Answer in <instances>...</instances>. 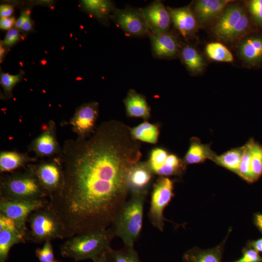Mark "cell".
<instances>
[{
  "label": "cell",
  "instance_id": "obj_16",
  "mask_svg": "<svg viewBox=\"0 0 262 262\" xmlns=\"http://www.w3.org/2000/svg\"><path fill=\"white\" fill-rule=\"evenodd\" d=\"M229 0H198L194 5L193 12L197 26L203 27L216 19Z\"/></svg>",
  "mask_w": 262,
  "mask_h": 262
},
{
  "label": "cell",
  "instance_id": "obj_36",
  "mask_svg": "<svg viewBox=\"0 0 262 262\" xmlns=\"http://www.w3.org/2000/svg\"><path fill=\"white\" fill-rule=\"evenodd\" d=\"M35 253L40 262H51L54 261V254L51 241H46L41 248L36 249Z\"/></svg>",
  "mask_w": 262,
  "mask_h": 262
},
{
  "label": "cell",
  "instance_id": "obj_27",
  "mask_svg": "<svg viewBox=\"0 0 262 262\" xmlns=\"http://www.w3.org/2000/svg\"><path fill=\"white\" fill-rule=\"evenodd\" d=\"M186 166L183 160L174 154H168L164 163L154 174L159 177H165L180 176L185 170Z\"/></svg>",
  "mask_w": 262,
  "mask_h": 262
},
{
  "label": "cell",
  "instance_id": "obj_11",
  "mask_svg": "<svg viewBox=\"0 0 262 262\" xmlns=\"http://www.w3.org/2000/svg\"><path fill=\"white\" fill-rule=\"evenodd\" d=\"M246 12L241 6L236 4L226 7L216 19L213 27V32L216 37L225 41H231Z\"/></svg>",
  "mask_w": 262,
  "mask_h": 262
},
{
  "label": "cell",
  "instance_id": "obj_10",
  "mask_svg": "<svg viewBox=\"0 0 262 262\" xmlns=\"http://www.w3.org/2000/svg\"><path fill=\"white\" fill-rule=\"evenodd\" d=\"M29 150L38 158L53 157L62 153L57 138L55 122L50 120L42 127L41 133L35 138L29 146Z\"/></svg>",
  "mask_w": 262,
  "mask_h": 262
},
{
  "label": "cell",
  "instance_id": "obj_40",
  "mask_svg": "<svg viewBox=\"0 0 262 262\" xmlns=\"http://www.w3.org/2000/svg\"><path fill=\"white\" fill-rule=\"evenodd\" d=\"M13 12V8L10 5H2L0 7V18L9 17Z\"/></svg>",
  "mask_w": 262,
  "mask_h": 262
},
{
  "label": "cell",
  "instance_id": "obj_23",
  "mask_svg": "<svg viewBox=\"0 0 262 262\" xmlns=\"http://www.w3.org/2000/svg\"><path fill=\"white\" fill-rule=\"evenodd\" d=\"M180 54L182 61L192 73H200L204 69L205 63L202 55L193 46L184 45L181 48Z\"/></svg>",
  "mask_w": 262,
  "mask_h": 262
},
{
  "label": "cell",
  "instance_id": "obj_4",
  "mask_svg": "<svg viewBox=\"0 0 262 262\" xmlns=\"http://www.w3.org/2000/svg\"><path fill=\"white\" fill-rule=\"evenodd\" d=\"M146 196L131 195L121 207L113 225L115 236L121 239L126 247H134L143 227L144 205Z\"/></svg>",
  "mask_w": 262,
  "mask_h": 262
},
{
  "label": "cell",
  "instance_id": "obj_22",
  "mask_svg": "<svg viewBox=\"0 0 262 262\" xmlns=\"http://www.w3.org/2000/svg\"><path fill=\"white\" fill-rule=\"evenodd\" d=\"M216 156L209 145L203 144L198 138L193 137L190 140L189 148L182 160L187 165L202 163L207 159L213 161Z\"/></svg>",
  "mask_w": 262,
  "mask_h": 262
},
{
  "label": "cell",
  "instance_id": "obj_41",
  "mask_svg": "<svg viewBox=\"0 0 262 262\" xmlns=\"http://www.w3.org/2000/svg\"><path fill=\"white\" fill-rule=\"evenodd\" d=\"M247 246L253 248L258 252H262V238L249 241Z\"/></svg>",
  "mask_w": 262,
  "mask_h": 262
},
{
  "label": "cell",
  "instance_id": "obj_38",
  "mask_svg": "<svg viewBox=\"0 0 262 262\" xmlns=\"http://www.w3.org/2000/svg\"><path fill=\"white\" fill-rule=\"evenodd\" d=\"M19 33L17 30L12 28L8 30L7 33L2 42L3 44L7 46H12L19 40Z\"/></svg>",
  "mask_w": 262,
  "mask_h": 262
},
{
  "label": "cell",
  "instance_id": "obj_24",
  "mask_svg": "<svg viewBox=\"0 0 262 262\" xmlns=\"http://www.w3.org/2000/svg\"><path fill=\"white\" fill-rule=\"evenodd\" d=\"M131 133L133 138L137 141L155 144L158 141L160 130L157 124L145 121L131 128Z\"/></svg>",
  "mask_w": 262,
  "mask_h": 262
},
{
  "label": "cell",
  "instance_id": "obj_46",
  "mask_svg": "<svg viewBox=\"0 0 262 262\" xmlns=\"http://www.w3.org/2000/svg\"><path fill=\"white\" fill-rule=\"evenodd\" d=\"M4 53V50L3 48L2 47L1 44L0 45V59H1V57H3V54Z\"/></svg>",
  "mask_w": 262,
  "mask_h": 262
},
{
  "label": "cell",
  "instance_id": "obj_26",
  "mask_svg": "<svg viewBox=\"0 0 262 262\" xmlns=\"http://www.w3.org/2000/svg\"><path fill=\"white\" fill-rule=\"evenodd\" d=\"M244 150V146L231 149L217 155L213 160L220 165L237 174Z\"/></svg>",
  "mask_w": 262,
  "mask_h": 262
},
{
  "label": "cell",
  "instance_id": "obj_7",
  "mask_svg": "<svg viewBox=\"0 0 262 262\" xmlns=\"http://www.w3.org/2000/svg\"><path fill=\"white\" fill-rule=\"evenodd\" d=\"M49 204V199L14 200L0 198V214L13 220L27 241V220L33 212Z\"/></svg>",
  "mask_w": 262,
  "mask_h": 262
},
{
  "label": "cell",
  "instance_id": "obj_45",
  "mask_svg": "<svg viewBox=\"0 0 262 262\" xmlns=\"http://www.w3.org/2000/svg\"><path fill=\"white\" fill-rule=\"evenodd\" d=\"M26 12L22 13L17 20L16 21L15 27L17 29H21L25 20Z\"/></svg>",
  "mask_w": 262,
  "mask_h": 262
},
{
  "label": "cell",
  "instance_id": "obj_9",
  "mask_svg": "<svg viewBox=\"0 0 262 262\" xmlns=\"http://www.w3.org/2000/svg\"><path fill=\"white\" fill-rule=\"evenodd\" d=\"M98 115L99 104L93 101L84 103L77 108L73 116L66 123L77 135L78 138H86L96 130Z\"/></svg>",
  "mask_w": 262,
  "mask_h": 262
},
{
  "label": "cell",
  "instance_id": "obj_44",
  "mask_svg": "<svg viewBox=\"0 0 262 262\" xmlns=\"http://www.w3.org/2000/svg\"><path fill=\"white\" fill-rule=\"evenodd\" d=\"M254 222L256 226L262 232V214H256L254 217Z\"/></svg>",
  "mask_w": 262,
  "mask_h": 262
},
{
  "label": "cell",
  "instance_id": "obj_17",
  "mask_svg": "<svg viewBox=\"0 0 262 262\" xmlns=\"http://www.w3.org/2000/svg\"><path fill=\"white\" fill-rule=\"evenodd\" d=\"M172 22L175 27L185 39L195 33L197 24L194 13L189 6L180 8H168Z\"/></svg>",
  "mask_w": 262,
  "mask_h": 262
},
{
  "label": "cell",
  "instance_id": "obj_19",
  "mask_svg": "<svg viewBox=\"0 0 262 262\" xmlns=\"http://www.w3.org/2000/svg\"><path fill=\"white\" fill-rule=\"evenodd\" d=\"M123 101L128 116L145 120L150 118L151 109L145 97L135 90H130Z\"/></svg>",
  "mask_w": 262,
  "mask_h": 262
},
{
  "label": "cell",
  "instance_id": "obj_18",
  "mask_svg": "<svg viewBox=\"0 0 262 262\" xmlns=\"http://www.w3.org/2000/svg\"><path fill=\"white\" fill-rule=\"evenodd\" d=\"M241 58L248 65L259 66L262 63V34L246 37L239 48Z\"/></svg>",
  "mask_w": 262,
  "mask_h": 262
},
{
  "label": "cell",
  "instance_id": "obj_8",
  "mask_svg": "<svg viewBox=\"0 0 262 262\" xmlns=\"http://www.w3.org/2000/svg\"><path fill=\"white\" fill-rule=\"evenodd\" d=\"M29 166L48 198L59 191L63 180L61 154Z\"/></svg>",
  "mask_w": 262,
  "mask_h": 262
},
{
  "label": "cell",
  "instance_id": "obj_1",
  "mask_svg": "<svg viewBox=\"0 0 262 262\" xmlns=\"http://www.w3.org/2000/svg\"><path fill=\"white\" fill-rule=\"evenodd\" d=\"M142 155L130 127L118 120L102 122L86 138L66 140L62 185L49 197L66 229L81 234L112 224L127 201L129 172Z\"/></svg>",
  "mask_w": 262,
  "mask_h": 262
},
{
  "label": "cell",
  "instance_id": "obj_31",
  "mask_svg": "<svg viewBox=\"0 0 262 262\" xmlns=\"http://www.w3.org/2000/svg\"><path fill=\"white\" fill-rule=\"evenodd\" d=\"M107 253L112 262H141L134 247H126L122 250H115L109 247Z\"/></svg>",
  "mask_w": 262,
  "mask_h": 262
},
{
  "label": "cell",
  "instance_id": "obj_20",
  "mask_svg": "<svg viewBox=\"0 0 262 262\" xmlns=\"http://www.w3.org/2000/svg\"><path fill=\"white\" fill-rule=\"evenodd\" d=\"M226 240L214 247L207 249L193 247L182 256V262H221Z\"/></svg>",
  "mask_w": 262,
  "mask_h": 262
},
{
  "label": "cell",
  "instance_id": "obj_21",
  "mask_svg": "<svg viewBox=\"0 0 262 262\" xmlns=\"http://www.w3.org/2000/svg\"><path fill=\"white\" fill-rule=\"evenodd\" d=\"M37 161L36 157L15 151H2L0 153V173H10Z\"/></svg>",
  "mask_w": 262,
  "mask_h": 262
},
{
  "label": "cell",
  "instance_id": "obj_39",
  "mask_svg": "<svg viewBox=\"0 0 262 262\" xmlns=\"http://www.w3.org/2000/svg\"><path fill=\"white\" fill-rule=\"evenodd\" d=\"M16 21L14 17L0 18V27L3 30H10L15 24Z\"/></svg>",
  "mask_w": 262,
  "mask_h": 262
},
{
  "label": "cell",
  "instance_id": "obj_29",
  "mask_svg": "<svg viewBox=\"0 0 262 262\" xmlns=\"http://www.w3.org/2000/svg\"><path fill=\"white\" fill-rule=\"evenodd\" d=\"M253 140H250L244 146V150L237 175L248 182H253L251 170V154Z\"/></svg>",
  "mask_w": 262,
  "mask_h": 262
},
{
  "label": "cell",
  "instance_id": "obj_6",
  "mask_svg": "<svg viewBox=\"0 0 262 262\" xmlns=\"http://www.w3.org/2000/svg\"><path fill=\"white\" fill-rule=\"evenodd\" d=\"M174 182L168 177H159L153 184L148 218L151 224L161 231L164 228V211L172 197Z\"/></svg>",
  "mask_w": 262,
  "mask_h": 262
},
{
  "label": "cell",
  "instance_id": "obj_48",
  "mask_svg": "<svg viewBox=\"0 0 262 262\" xmlns=\"http://www.w3.org/2000/svg\"></svg>",
  "mask_w": 262,
  "mask_h": 262
},
{
  "label": "cell",
  "instance_id": "obj_42",
  "mask_svg": "<svg viewBox=\"0 0 262 262\" xmlns=\"http://www.w3.org/2000/svg\"><path fill=\"white\" fill-rule=\"evenodd\" d=\"M32 22L30 17L29 14L26 12L25 20L21 28V29L25 31H28L32 28Z\"/></svg>",
  "mask_w": 262,
  "mask_h": 262
},
{
  "label": "cell",
  "instance_id": "obj_37",
  "mask_svg": "<svg viewBox=\"0 0 262 262\" xmlns=\"http://www.w3.org/2000/svg\"><path fill=\"white\" fill-rule=\"evenodd\" d=\"M242 256L233 262H262V257L259 252L249 246L242 250Z\"/></svg>",
  "mask_w": 262,
  "mask_h": 262
},
{
  "label": "cell",
  "instance_id": "obj_3",
  "mask_svg": "<svg viewBox=\"0 0 262 262\" xmlns=\"http://www.w3.org/2000/svg\"><path fill=\"white\" fill-rule=\"evenodd\" d=\"M47 195L29 166L0 177V198L32 200L47 199Z\"/></svg>",
  "mask_w": 262,
  "mask_h": 262
},
{
  "label": "cell",
  "instance_id": "obj_35",
  "mask_svg": "<svg viewBox=\"0 0 262 262\" xmlns=\"http://www.w3.org/2000/svg\"><path fill=\"white\" fill-rule=\"evenodd\" d=\"M20 75H11L1 73L0 82L6 96H10L16 84L20 80Z\"/></svg>",
  "mask_w": 262,
  "mask_h": 262
},
{
  "label": "cell",
  "instance_id": "obj_34",
  "mask_svg": "<svg viewBox=\"0 0 262 262\" xmlns=\"http://www.w3.org/2000/svg\"><path fill=\"white\" fill-rule=\"evenodd\" d=\"M246 5L252 22L262 30V0H248Z\"/></svg>",
  "mask_w": 262,
  "mask_h": 262
},
{
  "label": "cell",
  "instance_id": "obj_32",
  "mask_svg": "<svg viewBox=\"0 0 262 262\" xmlns=\"http://www.w3.org/2000/svg\"><path fill=\"white\" fill-rule=\"evenodd\" d=\"M251 170L254 182L262 175V147L254 141L251 148Z\"/></svg>",
  "mask_w": 262,
  "mask_h": 262
},
{
  "label": "cell",
  "instance_id": "obj_13",
  "mask_svg": "<svg viewBox=\"0 0 262 262\" xmlns=\"http://www.w3.org/2000/svg\"><path fill=\"white\" fill-rule=\"evenodd\" d=\"M154 175L147 162H139L134 164L128 175L129 191L131 195L146 196Z\"/></svg>",
  "mask_w": 262,
  "mask_h": 262
},
{
  "label": "cell",
  "instance_id": "obj_25",
  "mask_svg": "<svg viewBox=\"0 0 262 262\" xmlns=\"http://www.w3.org/2000/svg\"><path fill=\"white\" fill-rule=\"evenodd\" d=\"M26 241L25 238L17 231L0 230V262H6L10 250L14 245Z\"/></svg>",
  "mask_w": 262,
  "mask_h": 262
},
{
  "label": "cell",
  "instance_id": "obj_30",
  "mask_svg": "<svg viewBox=\"0 0 262 262\" xmlns=\"http://www.w3.org/2000/svg\"><path fill=\"white\" fill-rule=\"evenodd\" d=\"M83 4L88 11L99 18L105 17L114 9L113 3L108 0H83Z\"/></svg>",
  "mask_w": 262,
  "mask_h": 262
},
{
  "label": "cell",
  "instance_id": "obj_28",
  "mask_svg": "<svg viewBox=\"0 0 262 262\" xmlns=\"http://www.w3.org/2000/svg\"><path fill=\"white\" fill-rule=\"evenodd\" d=\"M205 51L208 56L215 61L230 63L233 61L232 54L221 43H208L205 47Z\"/></svg>",
  "mask_w": 262,
  "mask_h": 262
},
{
  "label": "cell",
  "instance_id": "obj_5",
  "mask_svg": "<svg viewBox=\"0 0 262 262\" xmlns=\"http://www.w3.org/2000/svg\"><path fill=\"white\" fill-rule=\"evenodd\" d=\"M27 240L37 244L65 239L63 225L49 204L32 213L28 217Z\"/></svg>",
  "mask_w": 262,
  "mask_h": 262
},
{
  "label": "cell",
  "instance_id": "obj_2",
  "mask_svg": "<svg viewBox=\"0 0 262 262\" xmlns=\"http://www.w3.org/2000/svg\"><path fill=\"white\" fill-rule=\"evenodd\" d=\"M115 236L112 228L78 234L68 238L60 246V253L63 257L73 259L76 262L93 261L107 251Z\"/></svg>",
  "mask_w": 262,
  "mask_h": 262
},
{
  "label": "cell",
  "instance_id": "obj_33",
  "mask_svg": "<svg viewBox=\"0 0 262 262\" xmlns=\"http://www.w3.org/2000/svg\"><path fill=\"white\" fill-rule=\"evenodd\" d=\"M168 154L165 149L161 147H155L151 150L147 163L154 174L164 163Z\"/></svg>",
  "mask_w": 262,
  "mask_h": 262
},
{
  "label": "cell",
  "instance_id": "obj_12",
  "mask_svg": "<svg viewBox=\"0 0 262 262\" xmlns=\"http://www.w3.org/2000/svg\"><path fill=\"white\" fill-rule=\"evenodd\" d=\"M118 25L127 34L144 36L149 33V29L142 10L126 8L116 10L114 13Z\"/></svg>",
  "mask_w": 262,
  "mask_h": 262
},
{
  "label": "cell",
  "instance_id": "obj_14",
  "mask_svg": "<svg viewBox=\"0 0 262 262\" xmlns=\"http://www.w3.org/2000/svg\"><path fill=\"white\" fill-rule=\"evenodd\" d=\"M151 33L168 32L172 22L168 8L160 1H154L142 9Z\"/></svg>",
  "mask_w": 262,
  "mask_h": 262
},
{
  "label": "cell",
  "instance_id": "obj_47",
  "mask_svg": "<svg viewBox=\"0 0 262 262\" xmlns=\"http://www.w3.org/2000/svg\"><path fill=\"white\" fill-rule=\"evenodd\" d=\"M59 262L57 261H55V260H54V261H52V262Z\"/></svg>",
  "mask_w": 262,
  "mask_h": 262
},
{
  "label": "cell",
  "instance_id": "obj_43",
  "mask_svg": "<svg viewBox=\"0 0 262 262\" xmlns=\"http://www.w3.org/2000/svg\"><path fill=\"white\" fill-rule=\"evenodd\" d=\"M93 262H112L107 251L93 261Z\"/></svg>",
  "mask_w": 262,
  "mask_h": 262
},
{
  "label": "cell",
  "instance_id": "obj_15",
  "mask_svg": "<svg viewBox=\"0 0 262 262\" xmlns=\"http://www.w3.org/2000/svg\"><path fill=\"white\" fill-rule=\"evenodd\" d=\"M150 38L153 53L157 57L170 58L180 54L181 48L179 42L168 31L150 33Z\"/></svg>",
  "mask_w": 262,
  "mask_h": 262
}]
</instances>
